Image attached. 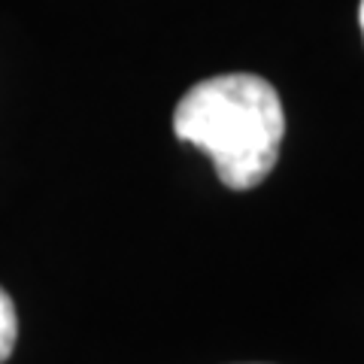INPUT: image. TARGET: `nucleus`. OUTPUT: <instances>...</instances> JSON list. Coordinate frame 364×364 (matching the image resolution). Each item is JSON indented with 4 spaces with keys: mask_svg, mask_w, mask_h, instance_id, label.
Masks as SVG:
<instances>
[{
    "mask_svg": "<svg viewBox=\"0 0 364 364\" xmlns=\"http://www.w3.org/2000/svg\"><path fill=\"white\" fill-rule=\"evenodd\" d=\"M16 337H18V316H16V304L13 298L0 289V364H4L16 349Z\"/></svg>",
    "mask_w": 364,
    "mask_h": 364,
    "instance_id": "nucleus-2",
    "label": "nucleus"
},
{
    "mask_svg": "<svg viewBox=\"0 0 364 364\" xmlns=\"http://www.w3.org/2000/svg\"><path fill=\"white\" fill-rule=\"evenodd\" d=\"M173 134L213 158L225 188L249 191L277 167L286 112L267 79L225 73L186 91L173 109Z\"/></svg>",
    "mask_w": 364,
    "mask_h": 364,
    "instance_id": "nucleus-1",
    "label": "nucleus"
},
{
    "mask_svg": "<svg viewBox=\"0 0 364 364\" xmlns=\"http://www.w3.org/2000/svg\"><path fill=\"white\" fill-rule=\"evenodd\" d=\"M358 21H361V33H364V0H361V9H358Z\"/></svg>",
    "mask_w": 364,
    "mask_h": 364,
    "instance_id": "nucleus-3",
    "label": "nucleus"
}]
</instances>
